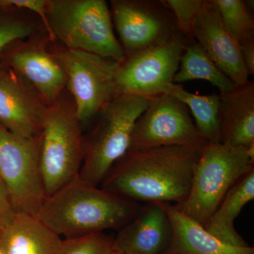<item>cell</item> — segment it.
<instances>
[{
	"label": "cell",
	"mask_w": 254,
	"mask_h": 254,
	"mask_svg": "<svg viewBox=\"0 0 254 254\" xmlns=\"http://www.w3.org/2000/svg\"><path fill=\"white\" fill-rule=\"evenodd\" d=\"M43 29L46 28L41 18L31 11L0 4V53L11 42L25 39ZM6 69L0 63V75Z\"/></svg>",
	"instance_id": "obj_22"
},
{
	"label": "cell",
	"mask_w": 254,
	"mask_h": 254,
	"mask_svg": "<svg viewBox=\"0 0 254 254\" xmlns=\"http://www.w3.org/2000/svg\"><path fill=\"white\" fill-rule=\"evenodd\" d=\"M76 107L68 91L48 108L40 148V166L46 197L79 175L83 134Z\"/></svg>",
	"instance_id": "obj_5"
},
{
	"label": "cell",
	"mask_w": 254,
	"mask_h": 254,
	"mask_svg": "<svg viewBox=\"0 0 254 254\" xmlns=\"http://www.w3.org/2000/svg\"><path fill=\"white\" fill-rule=\"evenodd\" d=\"M49 48L66 73V90L72 98L82 127L94 121L117 95L115 80L120 63L68 49L58 42H50Z\"/></svg>",
	"instance_id": "obj_7"
},
{
	"label": "cell",
	"mask_w": 254,
	"mask_h": 254,
	"mask_svg": "<svg viewBox=\"0 0 254 254\" xmlns=\"http://www.w3.org/2000/svg\"><path fill=\"white\" fill-rule=\"evenodd\" d=\"M110 9L125 58L165 43L178 33L165 1L112 0Z\"/></svg>",
	"instance_id": "obj_10"
},
{
	"label": "cell",
	"mask_w": 254,
	"mask_h": 254,
	"mask_svg": "<svg viewBox=\"0 0 254 254\" xmlns=\"http://www.w3.org/2000/svg\"><path fill=\"white\" fill-rule=\"evenodd\" d=\"M188 43L178 32L165 43L125 58L117 71V95L151 99L167 93Z\"/></svg>",
	"instance_id": "obj_9"
},
{
	"label": "cell",
	"mask_w": 254,
	"mask_h": 254,
	"mask_svg": "<svg viewBox=\"0 0 254 254\" xmlns=\"http://www.w3.org/2000/svg\"><path fill=\"white\" fill-rule=\"evenodd\" d=\"M207 143L127 151L108 170L101 189L135 202L181 204Z\"/></svg>",
	"instance_id": "obj_1"
},
{
	"label": "cell",
	"mask_w": 254,
	"mask_h": 254,
	"mask_svg": "<svg viewBox=\"0 0 254 254\" xmlns=\"http://www.w3.org/2000/svg\"><path fill=\"white\" fill-rule=\"evenodd\" d=\"M194 40L235 86L249 81L240 45L224 26L214 0H206L195 22Z\"/></svg>",
	"instance_id": "obj_14"
},
{
	"label": "cell",
	"mask_w": 254,
	"mask_h": 254,
	"mask_svg": "<svg viewBox=\"0 0 254 254\" xmlns=\"http://www.w3.org/2000/svg\"><path fill=\"white\" fill-rule=\"evenodd\" d=\"M138 211L136 202L93 186L78 175L46 197L37 218L67 240L122 228Z\"/></svg>",
	"instance_id": "obj_2"
},
{
	"label": "cell",
	"mask_w": 254,
	"mask_h": 254,
	"mask_svg": "<svg viewBox=\"0 0 254 254\" xmlns=\"http://www.w3.org/2000/svg\"><path fill=\"white\" fill-rule=\"evenodd\" d=\"M224 26L239 43L254 40V18L242 0H214Z\"/></svg>",
	"instance_id": "obj_23"
},
{
	"label": "cell",
	"mask_w": 254,
	"mask_h": 254,
	"mask_svg": "<svg viewBox=\"0 0 254 254\" xmlns=\"http://www.w3.org/2000/svg\"><path fill=\"white\" fill-rule=\"evenodd\" d=\"M204 80L216 87L220 93H227L235 84L209 58L197 42L188 43L180 60L174 83H184L192 80Z\"/></svg>",
	"instance_id": "obj_20"
},
{
	"label": "cell",
	"mask_w": 254,
	"mask_h": 254,
	"mask_svg": "<svg viewBox=\"0 0 254 254\" xmlns=\"http://www.w3.org/2000/svg\"><path fill=\"white\" fill-rule=\"evenodd\" d=\"M48 106L24 78L6 68L0 75V125L16 136L41 133Z\"/></svg>",
	"instance_id": "obj_13"
},
{
	"label": "cell",
	"mask_w": 254,
	"mask_h": 254,
	"mask_svg": "<svg viewBox=\"0 0 254 254\" xmlns=\"http://www.w3.org/2000/svg\"><path fill=\"white\" fill-rule=\"evenodd\" d=\"M167 93L180 100L195 119V126L200 136L209 143H220L219 107L220 95H201L186 91L183 86L173 83Z\"/></svg>",
	"instance_id": "obj_21"
},
{
	"label": "cell",
	"mask_w": 254,
	"mask_h": 254,
	"mask_svg": "<svg viewBox=\"0 0 254 254\" xmlns=\"http://www.w3.org/2000/svg\"><path fill=\"white\" fill-rule=\"evenodd\" d=\"M254 198V169L242 177L229 190L209 220L205 230L217 239L236 247L248 244L239 235L235 220L242 209Z\"/></svg>",
	"instance_id": "obj_19"
},
{
	"label": "cell",
	"mask_w": 254,
	"mask_h": 254,
	"mask_svg": "<svg viewBox=\"0 0 254 254\" xmlns=\"http://www.w3.org/2000/svg\"><path fill=\"white\" fill-rule=\"evenodd\" d=\"M241 55L249 76L254 75V40L240 44Z\"/></svg>",
	"instance_id": "obj_28"
},
{
	"label": "cell",
	"mask_w": 254,
	"mask_h": 254,
	"mask_svg": "<svg viewBox=\"0 0 254 254\" xmlns=\"http://www.w3.org/2000/svg\"><path fill=\"white\" fill-rule=\"evenodd\" d=\"M115 254H125L120 253V252H118V251L116 250V252H115Z\"/></svg>",
	"instance_id": "obj_29"
},
{
	"label": "cell",
	"mask_w": 254,
	"mask_h": 254,
	"mask_svg": "<svg viewBox=\"0 0 254 254\" xmlns=\"http://www.w3.org/2000/svg\"><path fill=\"white\" fill-rule=\"evenodd\" d=\"M41 140V133L22 138L0 125V180L15 213L38 217L46 199L40 166Z\"/></svg>",
	"instance_id": "obj_8"
},
{
	"label": "cell",
	"mask_w": 254,
	"mask_h": 254,
	"mask_svg": "<svg viewBox=\"0 0 254 254\" xmlns=\"http://www.w3.org/2000/svg\"><path fill=\"white\" fill-rule=\"evenodd\" d=\"M4 254H63L64 240L37 217L16 213L0 230Z\"/></svg>",
	"instance_id": "obj_18"
},
{
	"label": "cell",
	"mask_w": 254,
	"mask_h": 254,
	"mask_svg": "<svg viewBox=\"0 0 254 254\" xmlns=\"http://www.w3.org/2000/svg\"><path fill=\"white\" fill-rule=\"evenodd\" d=\"M136 95H117L83 135V158L79 177L99 187L108 170L129 148L135 123L150 103Z\"/></svg>",
	"instance_id": "obj_4"
},
{
	"label": "cell",
	"mask_w": 254,
	"mask_h": 254,
	"mask_svg": "<svg viewBox=\"0 0 254 254\" xmlns=\"http://www.w3.org/2000/svg\"><path fill=\"white\" fill-rule=\"evenodd\" d=\"M114 239L103 232L64 240L63 254H115Z\"/></svg>",
	"instance_id": "obj_25"
},
{
	"label": "cell",
	"mask_w": 254,
	"mask_h": 254,
	"mask_svg": "<svg viewBox=\"0 0 254 254\" xmlns=\"http://www.w3.org/2000/svg\"><path fill=\"white\" fill-rule=\"evenodd\" d=\"M46 29L25 39L10 43L0 53V63L26 81L48 106L66 91V76L63 65L50 50Z\"/></svg>",
	"instance_id": "obj_11"
},
{
	"label": "cell",
	"mask_w": 254,
	"mask_h": 254,
	"mask_svg": "<svg viewBox=\"0 0 254 254\" xmlns=\"http://www.w3.org/2000/svg\"><path fill=\"white\" fill-rule=\"evenodd\" d=\"M46 17L52 42L118 63L125 59L105 0H48Z\"/></svg>",
	"instance_id": "obj_3"
},
{
	"label": "cell",
	"mask_w": 254,
	"mask_h": 254,
	"mask_svg": "<svg viewBox=\"0 0 254 254\" xmlns=\"http://www.w3.org/2000/svg\"><path fill=\"white\" fill-rule=\"evenodd\" d=\"M15 215L9 193L4 183L0 180V230L13 220Z\"/></svg>",
	"instance_id": "obj_27"
},
{
	"label": "cell",
	"mask_w": 254,
	"mask_h": 254,
	"mask_svg": "<svg viewBox=\"0 0 254 254\" xmlns=\"http://www.w3.org/2000/svg\"><path fill=\"white\" fill-rule=\"evenodd\" d=\"M0 4L31 11L41 18L48 32V21L46 17L48 0H0Z\"/></svg>",
	"instance_id": "obj_26"
},
{
	"label": "cell",
	"mask_w": 254,
	"mask_h": 254,
	"mask_svg": "<svg viewBox=\"0 0 254 254\" xmlns=\"http://www.w3.org/2000/svg\"><path fill=\"white\" fill-rule=\"evenodd\" d=\"M220 143L247 147L254 143V83L248 81L220 93Z\"/></svg>",
	"instance_id": "obj_16"
},
{
	"label": "cell",
	"mask_w": 254,
	"mask_h": 254,
	"mask_svg": "<svg viewBox=\"0 0 254 254\" xmlns=\"http://www.w3.org/2000/svg\"><path fill=\"white\" fill-rule=\"evenodd\" d=\"M164 205L173 230L171 242L165 254H254V247L225 243L182 213L175 205Z\"/></svg>",
	"instance_id": "obj_17"
},
{
	"label": "cell",
	"mask_w": 254,
	"mask_h": 254,
	"mask_svg": "<svg viewBox=\"0 0 254 254\" xmlns=\"http://www.w3.org/2000/svg\"><path fill=\"white\" fill-rule=\"evenodd\" d=\"M254 162L245 147L208 142L195 167L187 199L175 206L205 228L229 190L253 170Z\"/></svg>",
	"instance_id": "obj_6"
},
{
	"label": "cell",
	"mask_w": 254,
	"mask_h": 254,
	"mask_svg": "<svg viewBox=\"0 0 254 254\" xmlns=\"http://www.w3.org/2000/svg\"><path fill=\"white\" fill-rule=\"evenodd\" d=\"M165 2L173 11L177 31L187 41L194 40V27L198 16L203 11L205 0H166Z\"/></svg>",
	"instance_id": "obj_24"
},
{
	"label": "cell",
	"mask_w": 254,
	"mask_h": 254,
	"mask_svg": "<svg viewBox=\"0 0 254 254\" xmlns=\"http://www.w3.org/2000/svg\"><path fill=\"white\" fill-rule=\"evenodd\" d=\"M173 230L161 203H150L122 227L114 239L116 250L125 254H165Z\"/></svg>",
	"instance_id": "obj_15"
},
{
	"label": "cell",
	"mask_w": 254,
	"mask_h": 254,
	"mask_svg": "<svg viewBox=\"0 0 254 254\" xmlns=\"http://www.w3.org/2000/svg\"><path fill=\"white\" fill-rule=\"evenodd\" d=\"M207 142L197 130L186 105L165 93L151 98L137 120L128 151Z\"/></svg>",
	"instance_id": "obj_12"
},
{
	"label": "cell",
	"mask_w": 254,
	"mask_h": 254,
	"mask_svg": "<svg viewBox=\"0 0 254 254\" xmlns=\"http://www.w3.org/2000/svg\"><path fill=\"white\" fill-rule=\"evenodd\" d=\"M0 254H3L2 251L1 250V249H0Z\"/></svg>",
	"instance_id": "obj_30"
}]
</instances>
